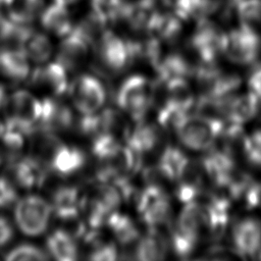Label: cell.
<instances>
[{"label":"cell","mask_w":261,"mask_h":261,"mask_svg":"<svg viewBox=\"0 0 261 261\" xmlns=\"http://www.w3.org/2000/svg\"><path fill=\"white\" fill-rule=\"evenodd\" d=\"M86 161V154L81 148L61 142L47 160V166L56 175L67 177L81 171Z\"/></svg>","instance_id":"obj_16"},{"label":"cell","mask_w":261,"mask_h":261,"mask_svg":"<svg viewBox=\"0 0 261 261\" xmlns=\"http://www.w3.org/2000/svg\"><path fill=\"white\" fill-rule=\"evenodd\" d=\"M227 1H228V0H226V2H227Z\"/></svg>","instance_id":"obj_43"},{"label":"cell","mask_w":261,"mask_h":261,"mask_svg":"<svg viewBox=\"0 0 261 261\" xmlns=\"http://www.w3.org/2000/svg\"><path fill=\"white\" fill-rule=\"evenodd\" d=\"M202 259H214V260H228V259H241L244 258L233 248H225L219 245H213L204 253Z\"/></svg>","instance_id":"obj_34"},{"label":"cell","mask_w":261,"mask_h":261,"mask_svg":"<svg viewBox=\"0 0 261 261\" xmlns=\"http://www.w3.org/2000/svg\"><path fill=\"white\" fill-rule=\"evenodd\" d=\"M223 28L222 55L240 65L255 62L261 51V32L244 22L229 19Z\"/></svg>","instance_id":"obj_3"},{"label":"cell","mask_w":261,"mask_h":261,"mask_svg":"<svg viewBox=\"0 0 261 261\" xmlns=\"http://www.w3.org/2000/svg\"><path fill=\"white\" fill-rule=\"evenodd\" d=\"M46 252L58 261L76 260L79 256L77 239L66 229H55L47 237Z\"/></svg>","instance_id":"obj_26"},{"label":"cell","mask_w":261,"mask_h":261,"mask_svg":"<svg viewBox=\"0 0 261 261\" xmlns=\"http://www.w3.org/2000/svg\"><path fill=\"white\" fill-rule=\"evenodd\" d=\"M53 214L51 204L38 195H28L14 204V221L25 236L38 237L49 226Z\"/></svg>","instance_id":"obj_6"},{"label":"cell","mask_w":261,"mask_h":261,"mask_svg":"<svg viewBox=\"0 0 261 261\" xmlns=\"http://www.w3.org/2000/svg\"><path fill=\"white\" fill-rule=\"evenodd\" d=\"M7 165L8 175L16 187L27 190L41 188L50 172L47 164L34 154L20 155Z\"/></svg>","instance_id":"obj_12"},{"label":"cell","mask_w":261,"mask_h":261,"mask_svg":"<svg viewBox=\"0 0 261 261\" xmlns=\"http://www.w3.org/2000/svg\"><path fill=\"white\" fill-rule=\"evenodd\" d=\"M136 203L138 214L148 227H162L169 221L171 202L161 185H146L138 194Z\"/></svg>","instance_id":"obj_9"},{"label":"cell","mask_w":261,"mask_h":261,"mask_svg":"<svg viewBox=\"0 0 261 261\" xmlns=\"http://www.w3.org/2000/svg\"><path fill=\"white\" fill-rule=\"evenodd\" d=\"M70 8V6L55 1L46 4L38 19L42 30L48 35L60 39L67 36L75 25Z\"/></svg>","instance_id":"obj_17"},{"label":"cell","mask_w":261,"mask_h":261,"mask_svg":"<svg viewBox=\"0 0 261 261\" xmlns=\"http://www.w3.org/2000/svg\"><path fill=\"white\" fill-rule=\"evenodd\" d=\"M257 255H259V259H261V248H260V250H259V252H258Z\"/></svg>","instance_id":"obj_42"},{"label":"cell","mask_w":261,"mask_h":261,"mask_svg":"<svg viewBox=\"0 0 261 261\" xmlns=\"http://www.w3.org/2000/svg\"><path fill=\"white\" fill-rule=\"evenodd\" d=\"M125 5L126 0H90V11L111 28L121 21Z\"/></svg>","instance_id":"obj_30"},{"label":"cell","mask_w":261,"mask_h":261,"mask_svg":"<svg viewBox=\"0 0 261 261\" xmlns=\"http://www.w3.org/2000/svg\"><path fill=\"white\" fill-rule=\"evenodd\" d=\"M115 98L123 113L133 120L143 119L154 106L155 84L142 74L129 75L118 86Z\"/></svg>","instance_id":"obj_5"},{"label":"cell","mask_w":261,"mask_h":261,"mask_svg":"<svg viewBox=\"0 0 261 261\" xmlns=\"http://www.w3.org/2000/svg\"><path fill=\"white\" fill-rule=\"evenodd\" d=\"M92 51L91 43L74 28L67 36L61 38L55 60L67 71H74L87 63Z\"/></svg>","instance_id":"obj_13"},{"label":"cell","mask_w":261,"mask_h":261,"mask_svg":"<svg viewBox=\"0 0 261 261\" xmlns=\"http://www.w3.org/2000/svg\"><path fill=\"white\" fill-rule=\"evenodd\" d=\"M97 71L105 75L119 74L136 63L132 40L108 29L93 48Z\"/></svg>","instance_id":"obj_2"},{"label":"cell","mask_w":261,"mask_h":261,"mask_svg":"<svg viewBox=\"0 0 261 261\" xmlns=\"http://www.w3.org/2000/svg\"><path fill=\"white\" fill-rule=\"evenodd\" d=\"M243 199L248 209H261V181H252L245 192Z\"/></svg>","instance_id":"obj_35"},{"label":"cell","mask_w":261,"mask_h":261,"mask_svg":"<svg viewBox=\"0 0 261 261\" xmlns=\"http://www.w3.org/2000/svg\"><path fill=\"white\" fill-rule=\"evenodd\" d=\"M259 107V99L250 91L241 95H230L225 99V120L243 124L258 114Z\"/></svg>","instance_id":"obj_24"},{"label":"cell","mask_w":261,"mask_h":261,"mask_svg":"<svg viewBox=\"0 0 261 261\" xmlns=\"http://www.w3.org/2000/svg\"><path fill=\"white\" fill-rule=\"evenodd\" d=\"M191 159L175 146H167L159 155L157 169L163 179L176 182L188 167Z\"/></svg>","instance_id":"obj_27"},{"label":"cell","mask_w":261,"mask_h":261,"mask_svg":"<svg viewBox=\"0 0 261 261\" xmlns=\"http://www.w3.org/2000/svg\"><path fill=\"white\" fill-rule=\"evenodd\" d=\"M17 189L9 175H0V210L14 205L17 198Z\"/></svg>","instance_id":"obj_33"},{"label":"cell","mask_w":261,"mask_h":261,"mask_svg":"<svg viewBox=\"0 0 261 261\" xmlns=\"http://www.w3.org/2000/svg\"><path fill=\"white\" fill-rule=\"evenodd\" d=\"M203 239H207V212L204 203L197 200L185 203L169 237L173 253L178 258L187 259Z\"/></svg>","instance_id":"obj_1"},{"label":"cell","mask_w":261,"mask_h":261,"mask_svg":"<svg viewBox=\"0 0 261 261\" xmlns=\"http://www.w3.org/2000/svg\"><path fill=\"white\" fill-rule=\"evenodd\" d=\"M224 121L201 113L185 115L174 127L178 141L194 151L211 149L224 127Z\"/></svg>","instance_id":"obj_4"},{"label":"cell","mask_w":261,"mask_h":261,"mask_svg":"<svg viewBox=\"0 0 261 261\" xmlns=\"http://www.w3.org/2000/svg\"><path fill=\"white\" fill-rule=\"evenodd\" d=\"M3 161H4V159H3V156H2V154H1V152H0V166L2 165Z\"/></svg>","instance_id":"obj_40"},{"label":"cell","mask_w":261,"mask_h":261,"mask_svg":"<svg viewBox=\"0 0 261 261\" xmlns=\"http://www.w3.org/2000/svg\"><path fill=\"white\" fill-rule=\"evenodd\" d=\"M160 82L188 80L193 74L194 65L180 53L172 52L162 55L154 68Z\"/></svg>","instance_id":"obj_25"},{"label":"cell","mask_w":261,"mask_h":261,"mask_svg":"<svg viewBox=\"0 0 261 261\" xmlns=\"http://www.w3.org/2000/svg\"><path fill=\"white\" fill-rule=\"evenodd\" d=\"M46 4L45 0H0L4 15L18 25H31L38 20Z\"/></svg>","instance_id":"obj_23"},{"label":"cell","mask_w":261,"mask_h":261,"mask_svg":"<svg viewBox=\"0 0 261 261\" xmlns=\"http://www.w3.org/2000/svg\"><path fill=\"white\" fill-rule=\"evenodd\" d=\"M8 261H43L49 260L48 253L31 243H20L12 247L4 256Z\"/></svg>","instance_id":"obj_31"},{"label":"cell","mask_w":261,"mask_h":261,"mask_svg":"<svg viewBox=\"0 0 261 261\" xmlns=\"http://www.w3.org/2000/svg\"><path fill=\"white\" fill-rule=\"evenodd\" d=\"M232 248L244 258L258 254L261 248V222L254 217H245L234 222L231 228Z\"/></svg>","instance_id":"obj_15"},{"label":"cell","mask_w":261,"mask_h":261,"mask_svg":"<svg viewBox=\"0 0 261 261\" xmlns=\"http://www.w3.org/2000/svg\"><path fill=\"white\" fill-rule=\"evenodd\" d=\"M123 138L124 143L144 156L158 146L160 142V132L157 125L143 118L134 120V124L126 127Z\"/></svg>","instance_id":"obj_22"},{"label":"cell","mask_w":261,"mask_h":261,"mask_svg":"<svg viewBox=\"0 0 261 261\" xmlns=\"http://www.w3.org/2000/svg\"><path fill=\"white\" fill-rule=\"evenodd\" d=\"M52 1H55V2H58V3H61V4L71 7L72 5H75L76 3L81 2L82 0H52Z\"/></svg>","instance_id":"obj_39"},{"label":"cell","mask_w":261,"mask_h":261,"mask_svg":"<svg viewBox=\"0 0 261 261\" xmlns=\"http://www.w3.org/2000/svg\"><path fill=\"white\" fill-rule=\"evenodd\" d=\"M225 12L229 19L244 22L261 32V0H228Z\"/></svg>","instance_id":"obj_29"},{"label":"cell","mask_w":261,"mask_h":261,"mask_svg":"<svg viewBox=\"0 0 261 261\" xmlns=\"http://www.w3.org/2000/svg\"><path fill=\"white\" fill-rule=\"evenodd\" d=\"M75 125L73 112L61 98L44 97L42 99V114L38 127L53 134L65 133Z\"/></svg>","instance_id":"obj_14"},{"label":"cell","mask_w":261,"mask_h":261,"mask_svg":"<svg viewBox=\"0 0 261 261\" xmlns=\"http://www.w3.org/2000/svg\"><path fill=\"white\" fill-rule=\"evenodd\" d=\"M250 92H252L260 101L261 104V65H258L250 74L248 80Z\"/></svg>","instance_id":"obj_37"},{"label":"cell","mask_w":261,"mask_h":261,"mask_svg":"<svg viewBox=\"0 0 261 261\" xmlns=\"http://www.w3.org/2000/svg\"><path fill=\"white\" fill-rule=\"evenodd\" d=\"M188 46L197 58V63H216L222 55L223 28L214 18L194 22Z\"/></svg>","instance_id":"obj_7"},{"label":"cell","mask_w":261,"mask_h":261,"mask_svg":"<svg viewBox=\"0 0 261 261\" xmlns=\"http://www.w3.org/2000/svg\"><path fill=\"white\" fill-rule=\"evenodd\" d=\"M14 238V226L6 216L0 214V249L7 247Z\"/></svg>","instance_id":"obj_36"},{"label":"cell","mask_w":261,"mask_h":261,"mask_svg":"<svg viewBox=\"0 0 261 261\" xmlns=\"http://www.w3.org/2000/svg\"><path fill=\"white\" fill-rule=\"evenodd\" d=\"M67 73V69L58 61H48L31 71L28 82L32 88L44 93V97L61 98L68 92Z\"/></svg>","instance_id":"obj_11"},{"label":"cell","mask_w":261,"mask_h":261,"mask_svg":"<svg viewBox=\"0 0 261 261\" xmlns=\"http://www.w3.org/2000/svg\"><path fill=\"white\" fill-rule=\"evenodd\" d=\"M31 71L30 59L21 48H0V77L6 82L21 83L28 81Z\"/></svg>","instance_id":"obj_19"},{"label":"cell","mask_w":261,"mask_h":261,"mask_svg":"<svg viewBox=\"0 0 261 261\" xmlns=\"http://www.w3.org/2000/svg\"><path fill=\"white\" fill-rule=\"evenodd\" d=\"M118 247L110 241L98 240L91 246L88 258L94 261H112L118 258Z\"/></svg>","instance_id":"obj_32"},{"label":"cell","mask_w":261,"mask_h":261,"mask_svg":"<svg viewBox=\"0 0 261 261\" xmlns=\"http://www.w3.org/2000/svg\"><path fill=\"white\" fill-rule=\"evenodd\" d=\"M2 113L3 119L18 124L30 137L39 125L42 114V99H38L28 90H15L9 93Z\"/></svg>","instance_id":"obj_10"},{"label":"cell","mask_w":261,"mask_h":261,"mask_svg":"<svg viewBox=\"0 0 261 261\" xmlns=\"http://www.w3.org/2000/svg\"><path fill=\"white\" fill-rule=\"evenodd\" d=\"M85 194L73 186H61L52 194L51 207L53 213L62 221L79 218L84 204Z\"/></svg>","instance_id":"obj_18"},{"label":"cell","mask_w":261,"mask_h":261,"mask_svg":"<svg viewBox=\"0 0 261 261\" xmlns=\"http://www.w3.org/2000/svg\"><path fill=\"white\" fill-rule=\"evenodd\" d=\"M169 246V239L160 227H148L135 246L134 258L141 261L163 260L166 258Z\"/></svg>","instance_id":"obj_20"},{"label":"cell","mask_w":261,"mask_h":261,"mask_svg":"<svg viewBox=\"0 0 261 261\" xmlns=\"http://www.w3.org/2000/svg\"><path fill=\"white\" fill-rule=\"evenodd\" d=\"M106 224L120 246L123 248L136 246L140 232L135 221L128 215L117 210L113 211L109 215Z\"/></svg>","instance_id":"obj_28"},{"label":"cell","mask_w":261,"mask_h":261,"mask_svg":"<svg viewBox=\"0 0 261 261\" xmlns=\"http://www.w3.org/2000/svg\"><path fill=\"white\" fill-rule=\"evenodd\" d=\"M20 48L25 53L30 61L43 64L49 61L54 48L49 35L43 30H37L31 25L24 28Z\"/></svg>","instance_id":"obj_21"},{"label":"cell","mask_w":261,"mask_h":261,"mask_svg":"<svg viewBox=\"0 0 261 261\" xmlns=\"http://www.w3.org/2000/svg\"><path fill=\"white\" fill-rule=\"evenodd\" d=\"M2 125H3V121H2V119L0 118V133H1V129H2Z\"/></svg>","instance_id":"obj_41"},{"label":"cell","mask_w":261,"mask_h":261,"mask_svg":"<svg viewBox=\"0 0 261 261\" xmlns=\"http://www.w3.org/2000/svg\"><path fill=\"white\" fill-rule=\"evenodd\" d=\"M8 96H9V92L7 90L6 85L4 83H0V112L3 111L6 105Z\"/></svg>","instance_id":"obj_38"},{"label":"cell","mask_w":261,"mask_h":261,"mask_svg":"<svg viewBox=\"0 0 261 261\" xmlns=\"http://www.w3.org/2000/svg\"><path fill=\"white\" fill-rule=\"evenodd\" d=\"M73 107L81 114L100 111L107 99V90L102 80L94 73H81L69 83L68 92Z\"/></svg>","instance_id":"obj_8"}]
</instances>
